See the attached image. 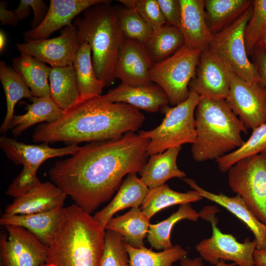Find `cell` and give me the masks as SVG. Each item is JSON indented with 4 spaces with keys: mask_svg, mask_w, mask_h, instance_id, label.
Listing matches in <instances>:
<instances>
[{
    "mask_svg": "<svg viewBox=\"0 0 266 266\" xmlns=\"http://www.w3.org/2000/svg\"><path fill=\"white\" fill-rule=\"evenodd\" d=\"M0 147L7 158L23 169L8 188L6 194L17 198L40 182L36 172L47 160L65 155H72L78 150L77 144L67 145L61 148L51 147L48 143L29 144L2 135Z\"/></svg>",
    "mask_w": 266,
    "mask_h": 266,
    "instance_id": "7",
    "label": "cell"
},
{
    "mask_svg": "<svg viewBox=\"0 0 266 266\" xmlns=\"http://www.w3.org/2000/svg\"><path fill=\"white\" fill-rule=\"evenodd\" d=\"M195 116L196 139L191 147L195 161L216 160L244 143L241 133L247 129L225 100L201 97Z\"/></svg>",
    "mask_w": 266,
    "mask_h": 266,
    "instance_id": "4",
    "label": "cell"
},
{
    "mask_svg": "<svg viewBox=\"0 0 266 266\" xmlns=\"http://www.w3.org/2000/svg\"><path fill=\"white\" fill-rule=\"evenodd\" d=\"M225 100L247 129L253 130L266 123V88L261 84L235 75Z\"/></svg>",
    "mask_w": 266,
    "mask_h": 266,
    "instance_id": "13",
    "label": "cell"
},
{
    "mask_svg": "<svg viewBox=\"0 0 266 266\" xmlns=\"http://www.w3.org/2000/svg\"><path fill=\"white\" fill-rule=\"evenodd\" d=\"M149 142L130 132L118 138L88 142L70 157L57 161L49 170V178L91 214L111 198L126 175L142 170L148 161Z\"/></svg>",
    "mask_w": 266,
    "mask_h": 266,
    "instance_id": "1",
    "label": "cell"
},
{
    "mask_svg": "<svg viewBox=\"0 0 266 266\" xmlns=\"http://www.w3.org/2000/svg\"><path fill=\"white\" fill-rule=\"evenodd\" d=\"M166 24L179 28L181 6L179 0H157Z\"/></svg>",
    "mask_w": 266,
    "mask_h": 266,
    "instance_id": "41",
    "label": "cell"
},
{
    "mask_svg": "<svg viewBox=\"0 0 266 266\" xmlns=\"http://www.w3.org/2000/svg\"><path fill=\"white\" fill-rule=\"evenodd\" d=\"M134 9L153 31L166 24L157 0H136Z\"/></svg>",
    "mask_w": 266,
    "mask_h": 266,
    "instance_id": "40",
    "label": "cell"
},
{
    "mask_svg": "<svg viewBox=\"0 0 266 266\" xmlns=\"http://www.w3.org/2000/svg\"><path fill=\"white\" fill-rule=\"evenodd\" d=\"M106 0H51L39 26L23 33L25 41L47 39L53 33L72 25V20L88 8Z\"/></svg>",
    "mask_w": 266,
    "mask_h": 266,
    "instance_id": "17",
    "label": "cell"
},
{
    "mask_svg": "<svg viewBox=\"0 0 266 266\" xmlns=\"http://www.w3.org/2000/svg\"><path fill=\"white\" fill-rule=\"evenodd\" d=\"M180 266H204L202 259L201 257H196L191 259L187 256L180 261ZM234 263L227 264L225 261L221 260L215 266H236Z\"/></svg>",
    "mask_w": 266,
    "mask_h": 266,
    "instance_id": "45",
    "label": "cell"
},
{
    "mask_svg": "<svg viewBox=\"0 0 266 266\" xmlns=\"http://www.w3.org/2000/svg\"><path fill=\"white\" fill-rule=\"evenodd\" d=\"M31 104H26L27 112L20 115H14L9 126L12 134L19 136L23 132L39 123H52L58 119L64 112L54 101L51 96L33 97Z\"/></svg>",
    "mask_w": 266,
    "mask_h": 266,
    "instance_id": "25",
    "label": "cell"
},
{
    "mask_svg": "<svg viewBox=\"0 0 266 266\" xmlns=\"http://www.w3.org/2000/svg\"><path fill=\"white\" fill-rule=\"evenodd\" d=\"M65 213V207L31 214H3L0 217V224L3 226L10 225L25 228L48 247L59 232Z\"/></svg>",
    "mask_w": 266,
    "mask_h": 266,
    "instance_id": "20",
    "label": "cell"
},
{
    "mask_svg": "<svg viewBox=\"0 0 266 266\" xmlns=\"http://www.w3.org/2000/svg\"><path fill=\"white\" fill-rule=\"evenodd\" d=\"M49 80L51 96L64 111L79 100L80 95L72 65L51 67Z\"/></svg>",
    "mask_w": 266,
    "mask_h": 266,
    "instance_id": "30",
    "label": "cell"
},
{
    "mask_svg": "<svg viewBox=\"0 0 266 266\" xmlns=\"http://www.w3.org/2000/svg\"><path fill=\"white\" fill-rule=\"evenodd\" d=\"M91 48L86 42L80 44L74 57L72 66L79 91L80 98L101 95L105 87L97 77L91 57Z\"/></svg>",
    "mask_w": 266,
    "mask_h": 266,
    "instance_id": "28",
    "label": "cell"
},
{
    "mask_svg": "<svg viewBox=\"0 0 266 266\" xmlns=\"http://www.w3.org/2000/svg\"><path fill=\"white\" fill-rule=\"evenodd\" d=\"M254 259L255 266H266V249H256Z\"/></svg>",
    "mask_w": 266,
    "mask_h": 266,
    "instance_id": "47",
    "label": "cell"
},
{
    "mask_svg": "<svg viewBox=\"0 0 266 266\" xmlns=\"http://www.w3.org/2000/svg\"><path fill=\"white\" fill-rule=\"evenodd\" d=\"M201 52L184 45L167 59L153 65L150 79L163 89L172 106L188 98L189 84L195 75Z\"/></svg>",
    "mask_w": 266,
    "mask_h": 266,
    "instance_id": "10",
    "label": "cell"
},
{
    "mask_svg": "<svg viewBox=\"0 0 266 266\" xmlns=\"http://www.w3.org/2000/svg\"><path fill=\"white\" fill-rule=\"evenodd\" d=\"M150 225L149 219L139 207H136L121 216L111 218L105 229L119 233L125 242L134 248H140L145 246L144 239Z\"/></svg>",
    "mask_w": 266,
    "mask_h": 266,
    "instance_id": "27",
    "label": "cell"
},
{
    "mask_svg": "<svg viewBox=\"0 0 266 266\" xmlns=\"http://www.w3.org/2000/svg\"><path fill=\"white\" fill-rule=\"evenodd\" d=\"M33 12V18L31 22L32 29L35 28L44 20L48 10L45 2L42 0H27Z\"/></svg>",
    "mask_w": 266,
    "mask_h": 266,
    "instance_id": "42",
    "label": "cell"
},
{
    "mask_svg": "<svg viewBox=\"0 0 266 266\" xmlns=\"http://www.w3.org/2000/svg\"><path fill=\"white\" fill-rule=\"evenodd\" d=\"M7 3L6 1L0 2V21L1 25H10L15 26L19 20L14 14V10L7 9Z\"/></svg>",
    "mask_w": 266,
    "mask_h": 266,
    "instance_id": "44",
    "label": "cell"
},
{
    "mask_svg": "<svg viewBox=\"0 0 266 266\" xmlns=\"http://www.w3.org/2000/svg\"><path fill=\"white\" fill-rule=\"evenodd\" d=\"M0 80L6 101V113L0 130L5 133L9 130L16 103L23 98L30 100L33 95L16 71L2 61L0 62Z\"/></svg>",
    "mask_w": 266,
    "mask_h": 266,
    "instance_id": "33",
    "label": "cell"
},
{
    "mask_svg": "<svg viewBox=\"0 0 266 266\" xmlns=\"http://www.w3.org/2000/svg\"><path fill=\"white\" fill-rule=\"evenodd\" d=\"M228 172L231 189L242 199L255 218L266 225V154L242 159Z\"/></svg>",
    "mask_w": 266,
    "mask_h": 266,
    "instance_id": "9",
    "label": "cell"
},
{
    "mask_svg": "<svg viewBox=\"0 0 266 266\" xmlns=\"http://www.w3.org/2000/svg\"><path fill=\"white\" fill-rule=\"evenodd\" d=\"M31 8L27 0H21L17 7L14 10L16 17L19 21L27 18L30 14Z\"/></svg>",
    "mask_w": 266,
    "mask_h": 266,
    "instance_id": "46",
    "label": "cell"
},
{
    "mask_svg": "<svg viewBox=\"0 0 266 266\" xmlns=\"http://www.w3.org/2000/svg\"><path fill=\"white\" fill-rule=\"evenodd\" d=\"M181 149V146L175 147L150 156L139 172L140 179L149 189L164 185L171 178H182L186 176L185 173L179 169L177 165V159Z\"/></svg>",
    "mask_w": 266,
    "mask_h": 266,
    "instance_id": "24",
    "label": "cell"
},
{
    "mask_svg": "<svg viewBox=\"0 0 266 266\" xmlns=\"http://www.w3.org/2000/svg\"><path fill=\"white\" fill-rule=\"evenodd\" d=\"M200 217L199 213L193 209L190 203L180 204L178 210L167 218L159 223L150 224L147 235L148 241L156 250L169 249L174 246L170 241L174 225L185 219L197 222Z\"/></svg>",
    "mask_w": 266,
    "mask_h": 266,
    "instance_id": "34",
    "label": "cell"
},
{
    "mask_svg": "<svg viewBox=\"0 0 266 266\" xmlns=\"http://www.w3.org/2000/svg\"><path fill=\"white\" fill-rule=\"evenodd\" d=\"M266 29V0L253 1V10L246 25L244 39L248 55L252 53Z\"/></svg>",
    "mask_w": 266,
    "mask_h": 266,
    "instance_id": "38",
    "label": "cell"
},
{
    "mask_svg": "<svg viewBox=\"0 0 266 266\" xmlns=\"http://www.w3.org/2000/svg\"><path fill=\"white\" fill-rule=\"evenodd\" d=\"M149 189L140 178L137 176L136 173L127 175L112 200L97 212L93 216L94 218L105 229L107 223L116 213L128 207L141 206Z\"/></svg>",
    "mask_w": 266,
    "mask_h": 266,
    "instance_id": "23",
    "label": "cell"
},
{
    "mask_svg": "<svg viewBox=\"0 0 266 266\" xmlns=\"http://www.w3.org/2000/svg\"><path fill=\"white\" fill-rule=\"evenodd\" d=\"M153 65L144 44L125 38L118 53L114 77L123 84L133 86L148 85L153 83L149 77Z\"/></svg>",
    "mask_w": 266,
    "mask_h": 266,
    "instance_id": "16",
    "label": "cell"
},
{
    "mask_svg": "<svg viewBox=\"0 0 266 266\" xmlns=\"http://www.w3.org/2000/svg\"><path fill=\"white\" fill-rule=\"evenodd\" d=\"M110 3L106 0L88 8L74 22L79 43L90 45L96 75L105 87L115 81V66L125 39Z\"/></svg>",
    "mask_w": 266,
    "mask_h": 266,
    "instance_id": "5",
    "label": "cell"
},
{
    "mask_svg": "<svg viewBox=\"0 0 266 266\" xmlns=\"http://www.w3.org/2000/svg\"><path fill=\"white\" fill-rule=\"evenodd\" d=\"M202 199L195 190L178 192L165 184L149 189L140 209L150 220L163 209L176 204L196 202Z\"/></svg>",
    "mask_w": 266,
    "mask_h": 266,
    "instance_id": "32",
    "label": "cell"
},
{
    "mask_svg": "<svg viewBox=\"0 0 266 266\" xmlns=\"http://www.w3.org/2000/svg\"><path fill=\"white\" fill-rule=\"evenodd\" d=\"M250 137L239 148L217 159L219 170L226 172L240 160L266 150V123L254 129Z\"/></svg>",
    "mask_w": 266,
    "mask_h": 266,
    "instance_id": "36",
    "label": "cell"
},
{
    "mask_svg": "<svg viewBox=\"0 0 266 266\" xmlns=\"http://www.w3.org/2000/svg\"><path fill=\"white\" fill-rule=\"evenodd\" d=\"M67 195L51 181L41 182L14 198L4 214L26 215L63 207Z\"/></svg>",
    "mask_w": 266,
    "mask_h": 266,
    "instance_id": "18",
    "label": "cell"
},
{
    "mask_svg": "<svg viewBox=\"0 0 266 266\" xmlns=\"http://www.w3.org/2000/svg\"><path fill=\"white\" fill-rule=\"evenodd\" d=\"M200 97L190 89L189 97L185 101L172 107L166 105L160 109L165 117L158 126L150 131L139 132V134L150 140L147 148L149 156L171 148L195 142V114Z\"/></svg>",
    "mask_w": 266,
    "mask_h": 266,
    "instance_id": "6",
    "label": "cell"
},
{
    "mask_svg": "<svg viewBox=\"0 0 266 266\" xmlns=\"http://www.w3.org/2000/svg\"><path fill=\"white\" fill-rule=\"evenodd\" d=\"M262 153H264L266 154V150L265 151H264L263 152H262Z\"/></svg>",
    "mask_w": 266,
    "mask_h": 266,
    "instance_id": "51",
    "label": "cell"
},
{
    "mask_svg": "<svg viewBox=\"0 0 266 266\" xmlns=\"http://www.w3.org/2000/svg\"><path fill=\"white\" fill-rule=\"evenodd\" d=\"M102 96L110 102L127 103L151 113L157 112L169 103L164 91L153 82L139 86L121 83Z\"/></svg>",
    "mask_w": 266,
    "mask_h": 266,
    "instance_id": "22",
    "label": "cell"
},
{
    "mask_svg": "<svg viewBox=\"0 0 266 266\" xmlns=\"http://www.w3.org/2000/svg\"><path fill=\"white\" fill-rule=\"evenodd\" d=\"M124 242V237L119 233L106 230L100 266H130Z\"/></svg>",
    "mask_w": 266,
    "mask_h": 266,
    "instance_id": "39",
    "label": "cell"
},
{
    "mask_svg": "<svg viewBox=\"0 0 266 266\" xmlns=\"http://www.w3.org/2000/svg\"><path fill=\"white\" fill-rule=\"evenodd\" d=\"M80 45L77 30L72 24L64 28L58 36L27 40L16 46L21 54L47 63L52 67H63L72 65Z\"/></svg>",
    "mask_w": 266,
    "mask_h": 266,
    "instance_id": "14",
    "label": "cell"
},
{
    "mask_svg": "<svg viewBox=\"0 0 266 266\" xmlns=\"http://www.w3.org/2000/svg\"><path fill=\"white\" fill-rule=\"evenodd\" d=\"M105 229L76 204L65 207L61 229L41 266H100Z\"/></svg>",
    "mask_w": 266,
    "mask_h": 266,
    "instance_id": "3",
    "label": "cell"
},
{
    "mask_svg": "<svg viewBox=\"0 0 266 266\" xmlns=\"http://www.w3.org/2000/svg\"><path fill=\"white\" fill-rule=\"evenodd\" d=\"M179 29L188 47L202 52L208 49L213 34L207 23L203 0H179Z\"/></svg>",
    "mask_w": 266,
    "mask_h": 266,
    "instance_id": "19",
    "label": "cell"
},
{
    "mask_svg": "<svg viewBox=\"0 0 266 266\" xmlns=\"http://www.w3.org/2000/svg\"><path fill=\"white\" fill-rule=\"evenodd\" d=\"M145 120L139 109L128 104L111 102L102 95L79 100L50 123L34 130V142H63L67 145L120 137L135 132Z\"/></svg>",
    "mask_w": 266,
    "mask_h": 266,
    "instance_id": "2",
    "label": "cell"
},
{
    "mask_svg": "<svg viewBox=\"0 0 266 266\" xmlns=\"http://www.w3.org/2000/svg\"><path fill=\"white\" fill-rule=\"evenodd\" d=\"M118 1L128 8L133 9L135 8L136 0H119Z\"/></svg>",
    "mask_w": 266,
    "mask_h": 266,
    "instance_id": "48",
    "label": "cell"
},
{
    "mask_svg": "<svg viewBox=\"0 0 266 266\" xmlns=\"http://www.w3.org/2000/svg\"><path fill=\"white\" fill-rule=\"evenodd\" d=\"M254 52L261 84L266 88V53L259 46L255 48Z\"/></svg>",
    "mask_w": 266,
    "mask_h": 266,
    "instance_id": "43",
    "label": "cell"
},
{
    "mask_svg": "<svg viewBox=\"0 0 266 266\" xmlns=\"http://www.w3.org/2000/svg\"><path fill=\"white\" fill-rule=\"evenodd\" d=\"M183 180L202 198L224 207L243 222L254 235L256 249H266V225L255 218L239 195L229 197L222 193L214 194L200 187L192 179L183 178Z\"/></svg>",
    "mask_w": 266,
    "mask_h": 266,
    "instance_id": "21",
    "label": "cell"
},
{
    "mask_svg": "<svg viewBox=\"0 0 266 266\" xmlns=\"http://www.w3.org/2000/svg\"><path fill=\"white\" fill-rule=\"evenodd\" d=\"M121 31L125 38L145 44L153 30L146 24L137 11L124 6L113 7Z\"/></svg>",
    "mask_w": 266,
    "mask_h": 266,
    "instance_id": "37",
    "label": "cell"
},
{
    "mask_svg": "<svg viewBox=\"0 0 266 266\" xmlns=\"http://www.w3.org/2000/svg\"><path fill=\"white\" fill-rule=\"evenodd\" d=\"M217 210L216 206H208L199 212L201 218L210 223L212 232L210 237L196 245L200 257L214 266L223 260L232 261L237 266H255L256 241L247 238L243 242H239L233 235L222 233L217 227L218 219L215 217Z\"/></svg>",
    "mask_w": 266,
    "mask_h": 266,
    "instance_id": "11",
    "label": "cell"
},
{
    "mask_svg": "<svg viewBox=\"0 0 266 266\" xmlns=\"http://www.w3.org/2000/svg\"><path fill=\"white\" fill-rule=\"evenodd\" d=\"M252 10L253 3L232 23L214 34L208 50L238 77L261 84L257 66L248 58L244 39L245 29Z\"/></svg>",
    "mask_w": 266,
    "mask_h": 266,
    "instance_id": "8",
    "label": "cell"
},
{
    "mask_svg": "<svg viewBox=\"0 0 266 266\" xmlns=\"http://www.w3.org/2000/svg\"><path fill=\"white\" fill-rule=\"evenodd\" d=\"M124 245L129 255L130 266H173L188 254L178 244L160 252H155L145 246L134 248L125 242Z\"/></svg>",
    "mask_w": 266,
    "mask_h": 266,
    "instance_id": "35",
    "label": "cell"
},
{
    "mask_svg": "<svg viewBox=\"0 0 266 266\" xmlns=\"http://www.w3.org/2000/svg\"><path fill=\"white\" fill-rule=\"evenodd\" d=\"M235 75L206 49L201 52L194 77L189 89L200 97L214 100H226Z\"/></svg>",
    "mask_w": 266,
    "mask_h": 266,
    "instance_id": "15",
    "label": "cell"
},
{
    "mask_svg": "<svg viewBox=\"0 0 266 266\" xmlns=\"http://www.w3.org/2000/svg\"><path fill=\"white\" fill-rule=\"evenodd\" d=\"M257 46L260 47L266 53V29L263 33Z\"/></svg>",
    "mask_w": 266,
    "mask_h": 266,
    "instance_id": "49",
    "label": "cell"
},
{
    "mask_svg": "<svg viewBox=\"0 0 266 266\" xmlns=\"http://www.w3.org/2000/svg\"><path fill=\"white\" fill-rule=\"evenodd\" d=\"M207 23L214 34L237 19L253 3L249 0H204Z\"/></svg>",
    "mask_w": 266,
    "mask_h": 266,
    "instance_id": "31",
    "label": "cell"
},
{
    "mask_svg": "<svg viewBox=\"0 0 266 266\" xmlns=\"http://www.w3.org/2000/svg\"><path fill=\"white\" fill-rule=\"evenodd\" d=\"M8 234L1 233L0 256L2 266H41L48 247L25 228L7 225Z\"/></svg>",
    "mask_w": 266,
    "mask_h": 266,
    "instance_id": "12",
    "label": "cell"
},
{
    "mask_svg": "<svg viewBox=\"0 0 266 266\" xmlns=\"http://www.w3.org/2000/svg\"><path fill=\"white\" fill-rule=\"evenodd\" d=\"M12 66L34 97L51 96L48 83L51 67L34 58L23 54L13 59Z\"/></svg>",
    "mask_w": 266,
    "mask_h": 266,
    "instance_id": "26",
    "label": "cell"
},
{
    "mask_svg": "<svg viewBox=\"0 0 266 266\" xmlns=\"http://www.w3.org/2000/svg\"><path fill=\"white\" fill-rule=\"evenodd\" d=\"M6 37L5 33L0 30V51L1 52L6 45Z\"/></svg>",
    "mask_w": 266,
    "mask_h": 266,
    "instance_id": "50",
    "label": "cell"
},
{
    "mask_svg": "<svg viewBox=\"0 0 266 266\" xmlns=\"http://www.w3.org/2000/svg\"><path fill=\"white\" fill-rule=\"evenodd\" d=\"M184 45V37L180 29L166 24L153 31L144 46L154 64L167 59Z\"/></svg>",
    "mask_w": 266,
    "mask_h": 266,
    "instance_id": "29",
    "label": "cell"
}]
</instances>
